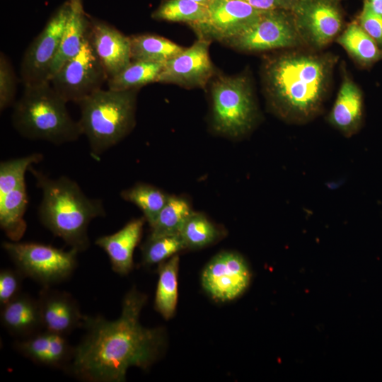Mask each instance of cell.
Returning <instances> with one entry per match:
<instances>
[{
	"mask_svg": "<svg viewBox=\"0 0 382 382\" xmlns=\"http://www.w3.org/2000/svg\"><path fill=\"white\" fill-rule=\"evenodd\" d=\"M146 301V295L134 287L123 297L117 319L84 315L85 335L64 371L82 381L123 382L130 367H149L164 340L161 328H145L139 321Z\"/></svg>",
	"mask_w": 382,
	"mask_h": 382,
	"instance_id": "1",
	"label": "cell"
},
{
	"mask_svg": "<svg viewBox=\"0 0 382 382\" xmlns=\"http://www.w3.org/2000/svg\"><path fill=\"white\" fill-rule=\"evenodd\" d=\"M334 59L326 54L289 52L269 58L263 66L268 103L282 119L302 122L320 111Z\"/></svg>",
	"mask_w": 382,
	"mask_h": 382,
	"instance_id": "2",
	"label": "cell"
},
{
	"mask_svg": "<svg viewBox=\"0 0 382 382\" xmlns=\"http://www.w3.org/2000/svg\"><path fill=\"white\" fill-rule=\"evenodd\" d=\"M36 186L42 192L38 216L42 224L79 253L90 246L91 221L103 217V202L88 197L74 180L66 176L52 178L31 166Z\"/></svg>",
	"mask_w": 382,
	"mask_h": 382,
	"instance_id": "3",
	"label": "cell"
},
{
	"mask_svg": "<svg viewBox=\"0 0 382 382\" xmlns=\"http://www.w3.org/2000/svg\"><path fill=\"white\" fill-rule=\"evenodd\" d=\"M66 102L50 82L24 86L13 105L12 123L23 137L56 145L76 141L82 131L69 114Z\"/></svg>",
	"mask_w": 382,
	"mask_h": 382,
	"instance_id": "4",
	"label": "cell"
},
{
	"mask_svg": "<svg viewBox=\"0 0 382 382\" xmlns=\"http://www.w3.org/2000/svg\"><path fill=\"white\" fill-rule=\"evenodd\" d=\"M138 90L101 88L78 103L79 123L93 157L117 144L134 129Z\"/></svg>",
	"mask_w": 382,
	"mask_h": 382,
	"instance_id": "5",
	"label": "cell"
},
{
	"mask_svg": "<svg viewBox=\"0 0 382 382\" xmlns=\"http://www.w3.org/2000/svg\"><path fill=\"white\" fill-rule=\"evenodd\" d=\"M212 124L219 134L243 137L255 127L258 109L246 76H217L211 80Z\"/></svg>",
	"mask_w": 382,
	"mask_h": 382,
	"instance_id": "6",
	"label": "cell"
},
{
	"mask_svg": "<svg viewBox=\"0 0 382 382\" xmlns=\"http://www.w3.org/2000/svg\"><path fill=\"white\" fill-rule=\"evenodd\" d=\"M2 248L16 269L42 286L68 279L77 267L79 252L34 242L4 241Z\"/></svg>",
	"mask_w": 382,
	"mask_h": 382,
	"instance_id": "7",
	"label": "cell"
},
{
	"mask_svg": "<svg viewBox=\"0 0 382 382\" xmlns=\"http://www.w3.org/2000/svg\"><path fill=\"white\" fill-rule=\"evenodd\" d=\"M107 81V74L88 35L79 53L66 62L50 83L66 103L78 104L101 89Z\"/></svg>",
	"mask_w": 382,
	"mask_h": 382,
	"instance_id": "8",
	"label": "cell"
},
{
	"mask_svg": "<svg viewBox=\"0 0 382 382\" xmlns=\"http://www.w3.org/2000/svg\"><path fill=\"white\" fill-rule=\"evenodd\" d=\"M303 42L291 11H264L248 29L224 43L236 50L258 52L292 47Z\"/></svg>",
	"mask_w": 382,
	"mask_h": 382,
	"instance_id": "9",
	"label": "cell"
},
{
	"mask_svg": "<svg viewBox=\"0 0 382 382\" xmlns=\"http://www.w3.org/2000/svg\"><path fill=\"white\" fill-rule=\"evenodd\" d=\"M71 11L69 1L58 8L25 51L20 66L24 86L50 82V71Z\"/></svg>",
	"mask_w": 382,
	"mask_h": 382,
	"instance_id": "10",
	"label": "cell"
},
{
	"mask_svg": "<svg viewBox=\"0 0 382 382\" xmlns=\"http://www.w3.org/2000/svg\"><path fill=\"white\" fill-rule=\"evenodd\" d=\"M207 8V21L190 27L199 38L221 42L245 31L264 11L241 0H213Z\"/></svg>",
	"mask_w": 382,
	"mask_h": 382,
	"instance_id": "11",
	"label": "cell"
},
{
	"mask_svg": "<svg viewBox=\"0 0 382 382\" xmlns=\"http://www.w3.org/2000/svg\"><path fill=\"white\" fill-rule=\"evenodd\" d=\"M291 12L303 42L316 47L329 43L342 25L337 0H298Z\"/></svg>",
	"mask_w": 382,
	"mask_h": 382,
	"instance_id": "12",
	"label": "cell"
},
{
	"mask_svg": "<svg viewBox=\"0 0 382 382\" xmlns=\"http://www.w3.org/2000/svg\"><path fill=\"white\" fill-rule=\"evenodd\" d=\"M210 40L199 38L192 46L168 60L156 82L176 84L185 88H204L213 79L215 71L211 61Z\"/></svg>",
	"mask_w": 382,
	"mask_h": 382,
	"instance_id": "13",
	"label": "cell"
},
{
	"mask_svg": "<svg viewBox=\"0 0 382 382\" xmlns=\"http://www.w3.org/2000/svg\"><path fill=\"white\" fill-rule=\"evenodd\" d=\"M250 271L243 257L234 252H222L207 264L202 274L204 289L214 299L226 301L241 295L250 282Z\"/></svg>",
	"mask_w": 382,
	"mask_h": 382,
	"instance_id": "14",
	"label": "cell"
},
{
	"mask_svg": "<svg viewBox=\"0 0 382 382\" xmlns=\"http://www.w3.org/2000/svg\"><path fill=\"white\" fill-rule=\"evenodd\" d=\"M37 299L44 330L66 336L83 327L84 314L69 293L42 286Z\"/></svg>",
	"mask_w": 382,
	"mask_h": 382,
	"instance_id": "15",
	"label": "cell"
},
{
	"mask_svg": "<svg viewBox=\"0 0 382 382\" xmlns=\"http://www.w3.org/2000/svg\"><path fill=\"white\" fill-rule=\"evenodd\" d=\"M88 39L103 64L108 79L131 62L129 36L125 35L110 24L91 18Z\"/></svg>",
	"mask_w": 382,
	"mask_h": 382,
	"instance_id": "16",
	"label": "cell"
},
{
	"mask_svg": "<svg viewBox=\"0 0 382 382\" xmlns=\"http://www.w3.org/2000/svg\"><path fill=\"white\" fill-rule=\"evenodd\" d=\"M14 349L33 362L64 371L74 353L66 336L42 330L13 343Z\"/></svg>",
	"mask_w": 382,
	"mask_h": 382,
	"instance_id": "17",
	"label": "cell"
},
{
	"mask_svg": "<svg viewBox=\"0 0 382 382\" xmlns=\"http://www.w3.org/2000/svg\"><path fill=\"white\" fill-rule=\"evenodd\" d=\"M145 221L144 216L133 219L118 231L96 240V245L108 255L115 272L126 275L132 270L134 251L141 240Z\"/></svg>",
	"mask_w": 382,
	"mask_h": 382,
	"instance_id": "18",
	"label": "cell"
},
{
	"mask_svg": "<svg viewBox=\"0 0 382 382\" xmlns=\"http://www.w3.org/2000/svg\"><path fill=\"white\" fill-rule=\"evenodd\" d=\"M0 320L11 335L21 339L43 330L37 299L25 294L1 306Z\"/></svg>",
	"mask_w": 382,
	"mask_h": 382,
	"instance_id": "19",
	"label": "cell"
},
{
	"mask_svg": "<svg viewBox=\"0 0 382 382\" xmlns=\"http://www.w3.org/2000/svg\"><path fill=\"white\" fill-rule=\"evenodd\" d=\"M362 119L363 98L361 90L352 80L345 79L340 86L328 120L344 135L351 136L360 128Z\"/></svg>",
	"mask_w": 382,
	"mask_h": 382,
	"instance_id": "20",
	"label": "cell"
},
{
	"mask_svg": "<svg viewBox=\"0 0 382 382\" xmlns=\"http://www.w3.org/2000/svg\"><path fill=\"white\" fill-rule=\"evenodd\" d=\"M89 26L90 18L83 9L71 7L58 51L50 68V81L66 62L79 53L88 37Z\"/></svg>",
	"mask_w": 382,
	"mask_h": 382,
	"instance_id": "21",
	"label": "cell"
},
{
	"mask_svg": "<svg viewBox=\"0 0 382 382\" xmlns=\"http://www.w3.org/2000/svg\"><path fill=\"white\" fill-rule=\"evenodd\" d=\"M27 204L25 183L0 197V226L11 241H19L25 233Z\"/></svg>",
	"mask_w": 382,
	"mask_h": 382,
	"instance_id": "22",
	"label": "cell"
},
{
	"mask_svg": "<svg viewBox=\"0 0 382 382\" xmlns=\"http://www.w3.org/2000/svg\"><path fill=\"white\" fill-rule=\"evenodd\" d=\"M132 61L166 63L185 48L159 35L138 34L129 36Z\"/></svg>",
	"mask_w": 382,
	"mask_h": 382,
	"instance_id": "23",
	"label": "cell"
},
{
	"mask_svg": "<svg viewBox=\"0 0 382 382\" xmlns=\"http://www.w3.org/2000/svg\"><path fill=\"white\" fill-rule=\"evenodd\" d=\"M337 42L360 64L371 66L382 59V49L358 22L349 25Z\"/></svg>",
	"mask_w": 382,
	"mask_h": 382,
	"instance_id": "24",
	"label": "cell"
},
{
	"mask_svg": "<svg viewBox=\"0 0 382 382\" xmlns=\"http://www.w3.org/2000/svg\"><path fill=\"white\" fill-rule=\"evenodd\" d=\"M179 256L174 255L160 265L155 308L166 319L173 317L178 300Z\"/></svg>",
	"mask_w": 382,
	"mask_h": 382,
	"instance_id": "25",
	"label": "cell"
},
{
	"mask_svg": "<svg viewBox=\"0 0 382 382\" xmlns=\"http://www.w3.org/2000/svg\"><path fill=\"white\" fill-rule=\"evenodd\" d=\"M165 63L131 61L120 72L108 79V87L113 91L139 89L146 84L156 82Z\"/></svg>",
	"mask_w": 382,
	"mask_h": 382,
	"instance_id": "26",
	"label": "cell"
},
{
	"mask_svg": "<svg viewBox=\"0 0 382 382\" xmlns=\"http://www.w3.org/2000/svg\"><path fill=\"white\" fill-rule=\"evenodd\" d=\"M189 203L183 198L168 195L154 224L150 226L148 238L180 233L186 220L192 213Z\"/></svg>",
	"mask_w": 382,
	"mask_h": 382,
	"instance_id": "27",
	"label": "cell"
},
{
	"mask_svg": "<svg viewBox=\"0 0 382 382\" xmlns=\"http://www.w3.org/2000/svg\"><path fill=\"white\" fill-rule=\"evenodd\" d=\"M208 8L192 0H163L151 13L156 21L183 22L190 26L205 23Z\"/></svg>",
	"mask_w": 382,
	"mask_h": 382,
	"instance_id": "28",
	"label": "cell"
},
{
	"mask_svg": "<svg viewBox=\"0 0 382 382\" xmlns=\"http://www.w3.org/2000/svg\"><path fill=\"white\" fill-rule=\"evenodd\" d=\"M120 197L139 207L146 221L151 226L165 205L168 195L155 186L139 183L122 190Z\"/></svg>",
	"mask_w": 382,
	"mask_h": 382,
	"instance_id": "29",
	"label": "cell"
},
{
	"mask_svg": "<svg viewBox=\"0 0 382 382\" xmlns=\"http://www.w3.org/2000/svg\"><path fill=\"white\" fill-rule=\"evenodd\" d=\"M180 234L187 248H201L218 240L221 232L203 214L192 212Z\"/></svg>",
	"mask_w": 382,
	"mask_h": 382,
	"instance_id": "30",
	"label": "cell"
},
{
	"mask_svg": "<svg viewBox=\"0 0 382 382\" xmlns=\"http://www.w3.org/2000/svg\"><path fill=\"white\" fill-rule=\"evenodd\" d=\"M43 159L40 153L1 161L0 163V197L25 183V172L33 164Z\"/></svg>",
	"mask_w": 382,
	"mask_h": 382,
	"instance_id": "31",
	"label": "cell"
},
{
	"mask_svg": "<svg viewBox=\"0 0 382 382\" xmlns=\"http://www.w3.org/2000/svg\"><path fill=\"white\" fill-rule=\"evenodd\" d=\"M185 248L180 233L148 238L141 247L142 262L146 266L160 263Z\"/></svg>",
	"mask_w": 382,
	"mask_h": 382,
	"instance_id": "32",
	"label": "cell"
},
{
	"mask_svg": "<svg viewBox=\"0 0 382 382\" xmlns=\"http://www.w3.org/2000/svg\"><path fill=\"white\" fill-rule=\"evenodd\" d=\"M16 76L10 61L0 54V110L13 105L16 94Z\"/></svg>",
	"mask_w": 382,
	"mask_h": 382,
	"instance_id": "33",
	"label": "cell"
},
{
	"mask_svg": "<svg viewBox=\"0 0 382 382\" xmlns=\"http://www.w3.org/2000/svg\"><path fill=\"white\" fill-rule=\"evenodd\" d=\"M24 275L18 270L0 271V305L6 304L21 294Z\"/></svg>",
	"mask_w": 382,
	"mask_h": 382,
	"instance_id": "34",
	"label": "cell"
},
{
	"mask_svg": "<svg viewBox=\"0 0 382 382\" xmlns=\"http://www.w3.org/2000/svg\"><path fill=\"white\" fill-rule=\"evenodd\" d=\"M358 23L382 49V16L374 12L364 2Z\"/></svg>",
	"mask_w": 382,
	"mask_h": 382,
	"instance_id": "35",
	"label": "cell"
},
{
	"mask_svg": "<svg viewBox=\"0 0 382 382\" xmlns=\"http://www.w3.org/2000/svg\"><path fill=\"white\" fill-rule=\"evenodd\" d=\"M262 11L286 10L292 11L298 0H241Z\"/></svg>",
	"mask_w": 382,
	"mask_h": 382,
	"instance_id": "36",
	"label": "cell"
},
{
	"mask_svg": "<svg viewBox=\"0 0 382 382\" xmlns=\"http://www.w3.org/2000/svg\"><path fill=\"white\" fill-rule=\"evenodd\" d=\"M364 2L374 12L382 16V0H365Z\"/></svg>",
	"mask_w": 382,
	"mask_h": 382,
	"instance_id": "37",
	"label": "cell"
},
{
	"mask_svg": "<svg viewBox=\"0 0 382 382\" xmlns=\"http://www.w3.org/2000/svg\"><path fill=\"white\" fill-rule=\"evenodd\" d=\"M71 7L73 9L83 10L82 1L81 0H69Z\"/></svg>",
	"mask_w": 382,
	"mask_h": 382,
	"instance_id": "38",
	"label": "cell"
},
{
	"mask_svg": "<svg viewBox=\"0 0 382 382\" xmlns=\"http://www.w3.org/2000/svg\"><path fill=\"white\" fill-rule=\"evenodd\" d=\"M192 1H194L199 4H202L207 7L213 0H192Z\"/></svg>",
	"mask_w": 382,
	"mask_h": 382,
	"instance_id": "39",
	"label": "cell"
}]
</instances>
